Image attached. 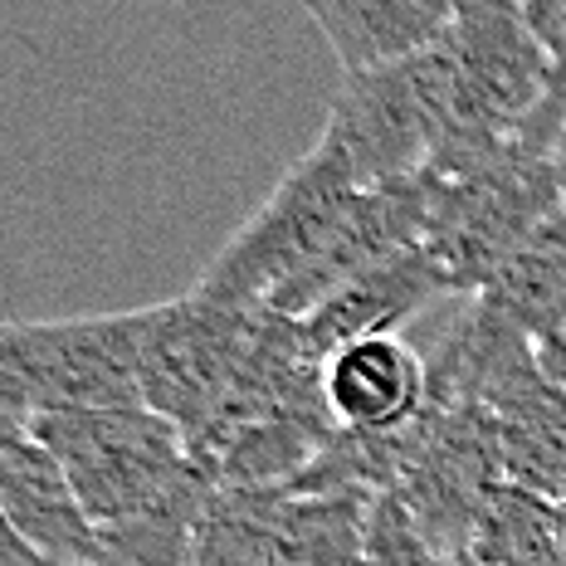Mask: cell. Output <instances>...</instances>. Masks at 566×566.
Returning a JSON list of instances; mask_svg holds the SVG:
<instances>
[{
    "mask_svg": "<svg viewBox=\"0 0 566 566\" xmlns=\"http://www.w3.org/2000/svg\"><path fill=\"white\" fill-rule=\"evenodd\" d=\"M333 44L342 74L410 59L444 40L454 0H298Z\"/></svg>",
    "mask_w": 566,
    "mask_h": 566,
    "instance_id": "8fae6325",
    "label": "cell"
},
{
    "mask_svg": "<svg viewBox=\"0 0 566 566\" xmlns=\"http://www.w3.org/2000/svg\"><path fill=\"white\" fill-rule=\"evenodd\" d=\"M440 44L450 59V137L424 171H464L523 137L547 88L552 50L517 0H454Z\"/></svg>",
    "mask_w": 566,
    "mask_h": 566,
    "instance_id": "7a4b0ae2",
    "label": "cell"
},
{
    "mask_svg": "<svg viewBox=\"0 0 566 566\" xmlns=\"http://www.w3.org/2000/svg\"><path fill=\"white\" fill-rule=\"evenodd\" d=\"M30 430L59 454L98 527L123 523L191 474L181 430L151 406H93L34 416Z\"/></svg>",
    "mask_w": 566,
    "mask_h": 566,
    "instance_id": "8992f818",
    "label": "cell"
},
{
    "mask_svg": "<svg viewBox=\"0 0 566 566\" xmlns=\"http://www.w3.org/2000/svg\"><path fill=\"white\" fill-rule=\"evenodd\" d=\"M142 308L54 323H0V406L20 420L54 410L142 406Z\"/></svg>",
    "mask_w": 566,
    "mask_h": 566,
    "instance_id": "5b68a950",
    "label": "cell"
},
{
    "mask_svg": "<svg viewBox=\"0 0 566 566\" xmlns=\"http://www.w3.org/2000/svg\"><path fill=\"white\" fill-rule=\"evenodd\" d=\"M557 527H562V547H566V503H557Z\"/></svg>",
    "mask_w": 566,
    "mask_h": 566,
    "instance_id": "d6986e66",
    "label": "cell"
},
{
    "mask_svg": "<svg viewBox=\"0 0 566 566\" xmlns=\"http://www.w3.org/2000/svg\"><path fill=\"white\" fill-rule=\"evenodd\" d=\"M0 566H54V562H44L40 552H34L30 542L15 533V527H10L6 509H0Z\"/></svg>",
    "mask_w": 566,
    "mask_h": 566,
    "instance_id": "e0dca14e",
    "label": "cell"
},
{
    "mask_svg": "<svg viewBox=\"0 0 566 566\" xmlns=\"http://www.w3.org/2000/svg\"><path fill=\"white\" fill-rule=\"evenodd\" d=\"M6 424H25V420H20V416H10V410L0 406V430H6Z\"/></svg>",
    "mask_w": 566,
    "mask_h": 566,
    "instance_id": "ac0fdd59",
    "label": "cell"
},
{
    "mask_svg": "<svg viewBox=\"0 0 566 566\" xmlns=\"http://www.w3.org/2000/svg\"><path fill=\"white\" fill-rule=\"evenodd\" d=\"M566 127V44L562 50H552V64H547V88H542V103L533 108V117L523 123V147L527 151H542V157H552V142L562 137Z\"/></svg>",
    "mask_w": 566,
    "mask_h": 566,
    "instance_id": "5bb4252c",
    "label": "cell"
},
{
    "mask_svg": "<svg viewBox=\"0 0 566 566\" xmlns=\"http://www.w3.org/2000/svg\"><path fill=\"white\" fill-rule=\"evenodd\" d=\"M527 15V25L537 30V40L547 50H562L566 44V0H517Z\"/></svg>",
    "mask_w": 566,
    "mask_h": 566,
    "instance_id": "9a60e30c",
    "label": "cell"
},
{
    "mask_svg": "<svg viewBox=\"0 0 566 566\" xmlns=\"http://www.w3.org/2000/svg\"><path fill=\"white\" fill-rule=\"evenodd\" d=\"M444 137H450V59L444 44H430L396 64L342 74L317 142H327L361 186H386L420 176Z\"/></svg>",
    "mask_w": 566,
    "mask_h": 566,
    "instance_id": "277c9868",
    "label": "cell"
},
{
    "mask_svg": "<svg viewBox=\"0 0 566 566\" xmlns=\"http://www.w3.org/2000/svg\"><path fill=\"white\" fill-rule=\"evenodd\" d=\"M0 509L10 527L54 566L98 562V523L78 503L64 464L30 424L0 430Z\"/></svg>",
    "mask_w": 566,
    "mask_h": 566,
    "instance_id": "ba28073f",
    "label": "cell"
},
{
    "mask_svg": "<svg viewBox=\"0 0 566 566\" xmlns=\"http://www.w3.org/2000/svg\"><path fill=\"white\" fill-rule=\"evenodd\" d=\"M562 503H566V499H562Z\"/></svg>",
    "mask_w": 566,
    "mask_h": 566,
    "instance_id": "44dd1931",
    "label": "cell"
},
{
    "mask_svg": "<svg viewBox=\"0 0 566 566\" xmlns=\"http://www.w3.org/2000/svg\"><path fill=\"white\" fill-rule=\"evenodd\" d=\"M424 181H430L424 250L434 254L454 293H479L503 269V259L562 210L552 157L527 151L523 142L464 171H424Z\"/></svg>",
    "mask_w": 566,
    "mask_h": 566,
    "instance_id": "3957f363",
    "label": "cell"
},
{
    "mask_svg": "<svg viewBox=\"0 0 566 566\" xmlns=\"http://www.w3.org/2000/svg\"><path fill=\"white\" fill-rule=\"evenodd\" d=\"M259 308H230L206 298L200 289L171 303L142 308V347H137V386L142 406L167 416L181 440H191L220 396L230 391L244 352L254 342Z\"/></svg>",
    "mask_w": 566,
    "mask_h": 566,
    "instance_id": "52a82bcc",
    "label": "cell"
},
{
    "mask_svg": "<svg viewBox=\"0 0 566 566\" xmlns=\"http://www.w3.org/2000/svg\"><path fill=\"white\" fill-rule=\"evenodd\" d=\"M323 400L337 430L386 434L424 410V357L406 337H361L323 361Z\"/></svg>",
    "mask_w": 566,
    "mask_h": 566,
    "instance_id": "30bf717a",
    "label": "cell"
},
{
    "mask_svg": "<svg viewBox=\"0 0 566 566\" xmlns=\"http://www.w3.org/2000/svg\"><path fill=\"white\" fill-rule=\"evenodd\" d=\"M454 566H479V562L469 557V552H459V557H454Z\"/></svg>",
    "mask_w": 566,
    "mask_h": 566,
    "instance_id": "ffe728a7",
    "label": "cell"
},
{
    "mask_svg": "<svg viewBox=\"0 0 566 566\" xmlns=\"http://www.w3.org/2000/svg\"><path fill=\"white\" fill-rule=\"evenodd\" d=\"M533 352H537V367L547 371V381H557L566 391V317L552 323L542 337H533Z\"/></svg>",
    "mask_w": 566,
    "mask_h": 566,
    "instance_id": "2e32d148",
    "label": "cell"
},
{
    "mask_svg": "<svg viewBox=\"0 0 566 566\" xmlns=\"http://www.w3.org/2000/svg\"><path fill=\"white\" fill-rule=\"evenodd\" d=\"M361 196L367 186L342 167L337 151L313 142L308 157L293 161L264 206L234 230L196 289L230 308H274L342 244Z\"/></svg>",
    "mask_w": 566,
    "mask_h": 566,
    "instance_id": "6da1fadb",
    "label": "cell"
},
{
    "mask_svg": "<svg viewBox=\"0 0 566 566\" xmlns=\"http://www.w3.org/2000/svg\"><path fill=\"white\" fill-rule=\"evenodd\" d=\"M444 293H454L450 279L434 264V254L420 244V250H406V254L386 259V264L367 269L361 279L342 283L333 298H323L313 313H303L298 323L327 361L337 347H347V342L396 333L400 323L420 317L430 303H440Z\"/></svg>",
    "mask_w": 566,
    "mask_h": 566,
    "instance_id": "9c48e42d",
    "label": "cell"
},
{
    "mask_svg": "<svg viewBox=\"0 0 566 566\" xmlns=\"http://www.w3.org/2000/svg\"><path fill=\"white\" fill-rule=\"evenodd\" d=\"M474 298L509 313L527 337H542L552 323H562L566 317V206L533 240H523L503 259V269L483 283Z\"/></svg>",
    "mask_w": 566,
    "mask_h": 566,
    "instance_id": "4fadbf2b",
    "label": "cell"
},
{
    "mask_svg": "<svg viewBox=\"0 0 566 566\" xmlns=\"http://www.w3.org/2000/svg\"><path fill=\"white\" fill-rule=\"evenodd\" d=\"M371 493L357 489H289L279 483L274 562L269 566H361L367 562Z\"/></svg>",
    "mask_w": 566,
    "mask_h": 566,
    "instance_id": "7c38bea8",
    "label": "cell"
}]
</instances>
